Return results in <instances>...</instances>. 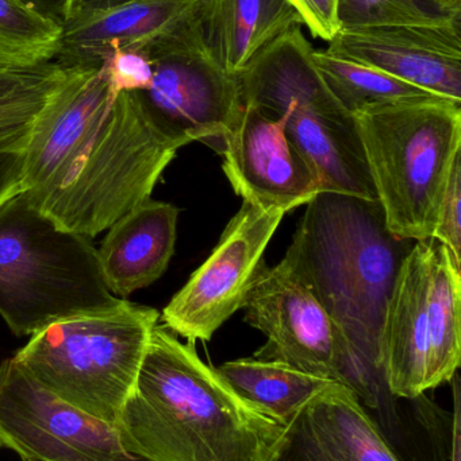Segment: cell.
Wrapping results in <instances>:
<instances>
[{
    "mask_svg": "<svg viewBox=\"0 0 461 461\" xmlns=\"http://www.w3.org/2000/svg\"><path fill=\"white\" fill-rule=\"evenodd\" d=\"M178 150L137 92H121L94 113H64L32 132L22 192L62 229L95 238L151 199Z\"/></svg>",
    "mask_w": 461,
    "mask_h": 461,
    "instance_id": "6da1fadb",
    "label": "cell"
},
{
    "mask_svg": "<svg viewBox=\"0 0 461 461\" xmlns=\"http://www.w3.org/2000/svg\"><path fill=\"white\" fill-rule=\"evenodd\" d=\"M122 448L148 461H281L291 424L240 397L194 341L157 324L114 425Z\"/></svg>",
    "mask_w": 461,
    "mask_h": 461,
    "instance_id": "7a4b0ae2",
    "label": "cell"
},
{
    "mask_svg": "<svg viewBox=\"0 0 461 461\" xmlns=\"http://www.w3.org/2000/svg\"><path fill=\"white\" fill-rule=\"evenodd\" d=\"M283 262L313 293L343 336L351 365L349 389L381 408L383 325L398 271L414 241L392 235L378 200L319 192Z\"/></svg>",
    "mask_w": 461,
    "mask_h": 461,
    "instance_id": "3957f363",
    "label": "cell"
},
{
    "mask_svg": "<svg viewBox=\"0 0 461 461\" xmlns=\"http://www.w3.org/2000/svg\"><path fill=\"white\" fill-rule=\"evenodd\" d=\"M387 229L432 239L461 158V103L446 97L368 105L352 113Z\"/></svg>",
    "mask_w": 461,
    "mask_h": 461,
    "instance_id": "277c9868",
    "label": "cell"
},
{
    "mask_svg": "<svg viewBox=\"0 0 461 461\" xmlns=\"http://www.w3.org/2000/svg\"><path fill=\"white\" fill-rule=\"evenodd\" d=\"M97 249L62 229L23 192L0 204V316L15 336H32L80 314L115 308Z\"/></svg>",
    "mask_w": 461,
    "mask_h": 461,
    "instance_id": "5b68a950",
    "label": "cell"
},
{
    "mask_svg": "<svg viewBox=\"0 0 461 461\" xmlns=\"http://www.w3.org/2000/svg\"><path fill=\"white\" fill-rule=\"evenodd\" d=\"M313 50L300 27L273 41L238 75L243 103L283 116L287 138L313 165L322 192L376 202L354 116L325 86Z\"/></svg>",
    "mask_w": 461,
    "mask_h": 461,
    "instance_id": "8992f818",
    "label": "cell"
},
{
    "mask_svg": "<svg viewBox=\"0 0 461 461\" xmlns=\"http://www.w3.org/2000/svg\"><path fill=\"white\" fill-rule=\"evenodd\" d=\"M159 317L156 309L122 300L49 325L13 360L62 402L115 425Z\"/></svg>",
    "mask_w": 461,
    "mask_h": 461,
    "instance_id": "52a82bcc",
    "label": "cell"
},
{
    "mask_svg": "<svg viewBox=\"0 0 461 461\" xmlns=\"http://www.w3.org/2000/svg\"><path fill=\"white\" fill-rule=\"evenodd\" d=\"M460 360L461 263L436 239L414 241L384 317V384L392 397L417 400L451 382Z\"/></svg>",
    "mask_w": 461,
    "mask_h": 461,
    "instance_id": "ba28073f",
    "label": "cell"
},
{
    "mask_svg": "<svg viewBox=\"0 0 461 461\" xmlns=\"http://www.w3.org/2000/svg\"><path fill=\"white\" fill-rule=\"evenodd\" d=\"M198 14L146 50L153 80L137 94L162 137L179 149L194 140L216 143L219 153L225 135L243 113V94L238 75L225 70L206 50Z\"/></svg>",
    "mask_w": 461,
    "mask_h": 461,
    "instance_id": "9c48e42d",
    "label": "cell"
},
{
    "mask_svg": "<svg viewBox=\"0 0 461 461\" xmlns=\"http://www.w3.org/2000/svg\"><path fill=\"white\" fill-rule=\"evenodd\" d=\"M241 309L245 321L267 338L254 357L279 360L349 387L351 365L343 336L283 260L273 267L259 263Z\"/></svg>",
    "mask_w": 461,
    "mask_h": 461,
    "instance_id": "30bf717a",
    "label": "cell"
},
{
    "mask_svg": "<svg viewBox=\"0 0 461 461\" xmlns=\"http://www.w3.org/2000/svg\"><path fill=\"white\" fill-rule=\"evenodd\" d=\"M0 448L21 459L148 461L122 448L114 425L54 397L13 357L0 366Z\"/></svg>",
    "mask_w": 461,
    "mask_h": 461,
    "instance_id": "8fae6325",
    "label": "cell"
},
{
    "mask_svg": "<svg viewBox=\"0 0 461 461\" xmlns=\"http://www.w3.org/2000/svg\"><path fill=\"white\" fill-rule=\"evenodd\" d=\"M286 213L243 202L210 257L162 311L168 330L187 341H208L238 309Z\"/></svg>",
    "mask_w": 461,
    "mask_h": 461,
    "instance_id": "7c38bea8",
    "label": "cell"
},
{
    "mask_svg": "<svg viewBox=\"0 0 461 461\" xmlns=\"http://www.w3.org/2000/svg\"><path fill=\"white\" fill-rule=\"evenodd\" d=\"M219 154L235 194L263 210L287 213L322 192L313 165L287 138L283 116L270 118L244 104Z\"/></svg>",
    "mask_w": 461,
    "mask_h": 461,
    "instance_id": "4fadbf2b",
    "label": "cell"
},
{
    "mask_svg": "<svg viewBox=\"0 0 461 461\" xmlns=\"http://www.w3.org/2000/svg\"><path fill=\"white\" fill-rule=\"evenodd\" d=\"M327 51L461 103L460 23L341 27Z\"/></svg>",
    "mask_w": 461,
    "mask_h": 461,
    "instance_id": "5bb4252c",
    "label": "cell"
},
{
    "mask_svg": "<svg viewBox=\"0 0 461 461\" xmlns=\"http://www.w3.org/2000/svg\"><path fill=\"white\" fill-rule=\"evenodd\" d=\"M205 0H127L62 21L56 62L61 67L100 65L113 46L146 51L186 26Z\"/></svg>",
    "mask_w": 461,
    "mask_h": 461,
    "instance_id": "9a60e30c",
    "label": "cell"
},
{
    "mask_svg": "<svg viewBox=\"0 0 461 461\" xmlns=\"http://www.w3.org/2000/svg\"><path fill=\"white\" fill-rule=\"evenodd\" d=\"M179 213L175 205L148 199L107 230L97 255L114 295L127 297L167 271L175 252Z\"/></svg>",
    "mask_w": 461,
    "mask_h": 461,
    "instance_id": "2e32d148",
    "label": "cell"
},
{
    "mask_svg": "<svg viewBox=\"0 0 461 461\" xmlns=\"http://www.w3.org/2000/svg\"><path fill=\"white\" fill-rule=\"evenodd\" d=\"M295 438L321 461H402L354 390L335 382L291 422Z\"/></svg>",
    "mask_w": 461,
    "mask_h": 461,
    "instance_id": "e0dca14e",
    "label": "cell"
},
{
    "mask_svg": "<svg viewBox=\"0 0 461 461\" xmlns=\"http://www.w3.org/2000/svg\"><path fill=\"white\" fill-rule=\"evenodd\" d=\"M302 26L287 0H205L198 14L203 45L233 75L273 41Z\"/></svg>",
    "mask_w": 461,
    "mask_h": 461,
    "instance_id": "ac0fdd59",
    "label": "cell"
},
{
    "mask_svg": "<svg viewBox=\"0 0 461 461\" xmlns=\"http://www.w3.org/2000/svg\"><path fill=\"white\" fill-rule=\"evenodd\" d=\"M219 375L246 402L271 419L290 425L330 384L279 360H230L217 367Z\"/></svg>",
    "mask_w": 461,
    "mask_h": 461,
    "instance_id": "d6986e66",
    "label": "cell"
},
{
    "mask_svg": "<svg viewBox=\"0 0 461 461\" xmlns=\"http://www.w3.org/2000/svg\"><path fill=\"white\" fill-rule=\"evenodd\" d=\"M314 67L327 88L349 113L368 105L441 97L375 68L313 50Z\"/></svg>",
    "mask_w": 461,
    "mask_h": 461,
    "instance_id": "ffe728a7",
    "label": "cell"
},
{
    "mask_svg": "<svg viewBox=\"0 0 461 461\" xmlns=\"http://www.w3.org/2000/svg\"><path fill=\"white\" fill-rule=\"evenodd\" d=\"M61 22L30 0H0V59L40 65L56 59Z\"/></svg>",
    "mask_w": 461,
    "mask_h": 461,
    "instance_id": "44dd1931",
    "label": "cell"
},
{
    "mask_svg": "<svg viewBox=\"0 0 461 461\" xmlns=\"http://www.w3.org/2000/svg\"><path fill=\"white\" fill-rule=\"evenodd\" d=\"M427 0H338L341 27L443 26L459 15L428 7Z\"/></svg>",
    "mask_w": 461,
    "mask_h": 461,
    "instance_id": "7402d4cb",
    "label": "cell"
},
{
    "mask_svg": "<svg viewBox=\"0 0 461 461\" xmlns=\"http://www.w3.org/2000/svg\"><path fill=\"white\" fill-rule=\"evenodd\" d=\"M102 68L114 96L121 92L146 91L153 80V64L141 49L113 46L103 59Z\"/></svg>",
    "mask_w": 461,
    "mask_h": 461,
    "instance_id": "603a6c76",
    "label": "cell"
},
{
    "mask_svg": "<svg viewBox=\"0 0 461 461\" xmlns=\"http://www.w3.org/2000/svg\"><path fill=\"white\" fill-rule=\"evenodd\" d=\"M64 72L65 67L54 61L24 65L0 59V100L57 83Z\"/></svg>",
    "mask_w": 461,
    "mask_h": 461,
    "instance_id": "cb8c5ba5",
    "label": "cell"
},
{
    "mask_svg": "<svg viewBox=\"0 0 461 461\" xmlns=\"http://www.w3.org/2000/svg\"><path fill=\"white\" fill-rule=\"evenodd\" d=\"M461 263V158L452 169L433 238Z\"/></svg>",
    "mask_w": 461,
    "mask_h": 461,
    "instance_id": "d4e9b609",
    "label": "cell"
},
{
    "mask_svg": "<svg viewBox=\"0 0 461 461\" xmlns=\"http://www.w3.org/2000/svg\"><path fill=\"white\" fill-rule=\"evenodd\" d=\"M316 38L330 42L340 32L338 0H287Z\"/></svg>",
    "mask_w": 461,
    "mask_h": 461,
    "instance_id": "484cf974",
    "label": "cell"
},
{
    "mask_svg": "<svg viewBox=\"0 0 461 461\" xmlns=\"http://www.w3.org/2000/svg\"><path fill=\"white\" fill-rule=\"evenodd\" d=\"M24 153L0 151V204L23 191Z\"/></svg>",
    "mask_w": 461,
    "mask_h": 461,
    "instance_id": "4316f807",
    "label": "cell"
},
{
    "mask_svg": "<svg viewBox=\"0 0 461 461\" xmlns=\"http://www.w3.org/2000/svg\"><path fill=\"white\" fill-rule=\"evenodd\" d=\"M127 0H62L61 16L60 22L67 21L73 15L87 11L100 10V8L113 7V5H121Z\"/></svg>",
    "mask_w": 461,
    "mask_h": 461,
    "instance_id": "83f0119b",
    "label": "cell"
},
{
    "mask_svg": "<svg viewBox=\"0 0 461 461\" xmlns=\"http://www.w3.org/2000/svg\"><path fill=\"white\" fill-rule=\"evenodd\" d=\"M454 381V398H455V411H454V441H452V461H460V379L459 375H455L452 378Z\"/></svg>",
    "mask_w": 461,
    "mask_h": 461,
    "instance_id": "f1b7e54d",
    "label": "cell"
},
{
    "mask_svg": "<svg viewBox=\"0 0 461 461\" xmlns=\"http://www.w3.org/2000/svg\"><path fill=\"white\" fill-rule=\"evenodd\" d=\"M281 461H321L318 457L314 456L297 438L291 430V440H290L289 447L284 451L283 456Z\"/></svg>",
    "mask_w": 461,
    "mask_h": 461,
    "instance_id": "f546056e",
    "label": "cell"
},
{
    "mask_svg": "<svg viewBox=\"0 0 461 461\" xmlns=\"http://www.w3.org/2000/svg\"><path fill=\"white\" fill-rule=\"evenodd\" d=\"M22 461H43L40 459H32V457H23V459H21Z\"/></svg>",
    "mask_w": 461,
    "mask_h": 461,
    "instance_id": "4dcf8cb0",
    "label": "cell"
}]
</instances>
